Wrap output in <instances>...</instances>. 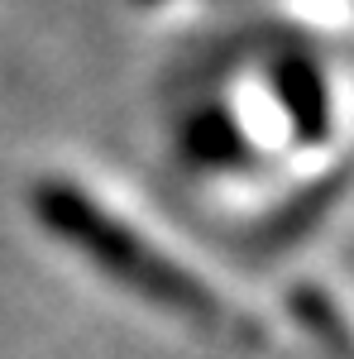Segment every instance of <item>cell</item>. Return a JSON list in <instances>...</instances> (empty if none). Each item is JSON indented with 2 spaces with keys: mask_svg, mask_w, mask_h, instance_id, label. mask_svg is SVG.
Here are the masks:
<instances>
[{
  "mask_svg": "<svg viewBox=\"0 0 354 359\" xmlns=\"http://www.w3.org/2000/svg\"><path fill=\"white\" fill-rule=\"evenodd\" d=\"M330 345H335V335H330ZM335 355H340V359H354V355H350V345H335Z\"/></svg>",
  "mask_w": 354,
  "mask_h": 359,
  "instance_id": "1",
  "label": "cell"
}]
</instances>
